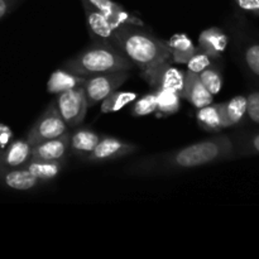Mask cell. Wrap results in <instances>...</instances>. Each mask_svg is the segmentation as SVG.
I'll list each match as a JSON object with an SVG mask.
<instances>
[{"label": "cell", "mask_w": 259, "mask_h": 259, "mask_svg": "<svg viewBox=\"0 0 259 259\" xmlns=\"http://www.w3.org/2000/svg\"><path fill=\"white\" fill-rule=\"evenodd\" d=\"M230 159H235L233 138L215 136L175 151L142 157L129 163L124 172L138 177L168 176Z\"/></svg>", "instance_id": "6da1fadb"}, {"label": "cell", "mask_w": 259, "mask_h": 259, "mask_svg": "<svg viewBox=\"0 0 259 259\" xmlns=\"http://www.w3.org/2000/svg\"><path fill=\"white\" fill-rule=\"evenodd\" d=\"M113 45L141 70L169 61L171 57L168 42L139 25L124 24L116 28Z\"/></svg>", "instance_id": "7a4b0ae2"}, {"label": "cell", "mask_w": 259, "mask_h": 259, "mask_svg": "<svg viewBox=\"0 0 259 259\" xmlns=\"http://www.w3.org/2000/svg\"><path fill=\"white\" fill-rule=\"evenodd\" d=\"M133 67V63L115 46L94 40L62 66V68L81 77H91L114 71H131Z\"/></svg>", "instance_id": "3957f363"}, {"label": "cell", "mask_w": 259, "mask_h": 259, "mask_svg": "<svg viewBox=\"0 0 259 259\" xmlns=\"http://www.w3.org/2000/svg\"><path fill=\"white\" fill-rule=\"evenodd\" d=\"M234 51L240 67L252 80L259 82V34L254 37L237 25L234 30Z\"/></svg>", "instance_id": "277c9868"}, {"label": "cell", "mask_w": 259, "mask_h": 259, "mask_svg": "<svg viewBox=\"0 0 259 259\" xmlns=\"http://www.w3.org/2000/svg\"><path fill=\"white\" fill-rule=\"evenodd\" d=\"M67 131L68 126L66 125L62 116L58 113L56 101L53 100L48 105V108L38 116L37 120L34 121L30 131L28 132V136L25 141L33 147L38 143L48 141V139L62 136Z\"/></svg>", "instance_id": "5b68a950"}, {"label": "cell", "mask_w": 259, "mask_h": 259, "mask_svg": "<svg viewBox=\"0 0 259 259\" xmlns=\"http://www.w3.org/2000/svg\"><path fill=\"white\" fill-rule=\"evenodd\" d=\"M55 101L58 113L62 116L68 129L80 125L90 108L82 86L57 94Z\"/></svg>", "instance_id": "8992f818"}, {"label": "cell", "mask_w": 259, "mask_h": 259, "mask_svg": "<svg viewBox=\"0 0 259 259\" xmlns=\"http://www.w3.org/2000/svg\"><path fill=\"white\" fill-rule=\"evenodd\" d=\"M129 78V71H114L86 77L82 88L88 98L89 106H94L118 90Z\"/></svg>", "instance_id": "52a82bcc"}, {"label": "cell", "mask_w": 259, "mask_h": 259, "mask_svg": "<svg viewBox=\"0 0 259 259\" xmlns=\"http://www.w3.org/2000/svg\"><path fill=\"white\" fill-rule=\"evenodd\" d=\"M142 77L153 90L167 89L181 96L185 85V72L169 65V61H163L151 67L143 68Z\"/></svg>", "instance_id": "ba28073f"}, {"label": "cell", "mask_w": 259, "mask_h": 259, "mask_svg": "<svg viewBox=\"0 0 259 259\" xmlns=\"http://www.w3.org/2000/svg\"><path fill=\"white\" fill-rule=\"evenodd\" d=\"M137 151L138 146L131 142H125L115 137H101L94 151L83 161L89 163H104L124 158L136 153Z\"/></svg>", "instance_id": "9c48e42d"}, {"label": "cell", "mask_w": 259, "mask_h": 259, "mask_svg": "<svg viewBox=\"0 0 259 259\" xmlns=\"http://www.w3.org/2000/svg\"><path fill=\"white\" fill-rule=\"evenodd\" d=\"M81 3L103 13L108 18V20L113 25L114 29H116V28L121 27L124 24L143 27V23H142V20L139 18L129 14L124 9V7H121L118 3L113 2V0H81Z\"/></svg>", "instance_id": "30bf717a"}, {"label": "cell", "mask_w": 259, "mask_h": 259, "mask_svg": "<svg viewBox=\"0 0 259 259\" xmlns=\"http://www.w3.org/2000/svg\"><path fill=\"white\" fill-rule=\"evenodd\" d=\"M82 7L83 12H85L86 24H88V30L91 37V40H94V42L111 43L113 45L115 29L110 24L108 18L101 12L89 7V5L82 4Z\"/></svg>", "instance_id": "8fae6325"}, {"label": "cell", "mask_w": 259, "mask_h": 259, "mask_svg": "<svg viewBox=\"0 0 259 259\" xmlns=\"http://www.w3.org/2000/svg\"><path fill=\"white\" fill-rule=\"evenodd\" d=\"M70 131L62 136L38 143L32 147V159L38 161H60L66 159V153L70 149Z\"/></svg>", "instance_id": "7c38bea8"}, {"label": "cell", "mask_w": 259, "mask_h": 259, "mask_svg": "<svg viewBox=\"0 0 259 259\" xmlns=\"http://www.w3.org/2000/svg\"><path fill=\"white\" fill-rule=\"evenodd\" d=\"M212 94L204 86L197 73L186 71L185 72V85L181 93V99L189 101L196 109L212 104Z\"/></svg>", "instance_id": "4fadbf2b"}, {"label": "cell", "mask_w": 259, "mask_h": 259, "mask_svg": "<svg viewBox=\"0 0 259 259\" xmlns=\"http://www.w3.org/2000/svg\"><path fill=\"white\" fill-rule=\"evenodd\" d=\"M229 45V35L219 27H210L199 35V48L215 60H222Z\"/></svg>", "instance_id": "5bb4252c"}, {"label": "cell", "mask_w": 259, "mask_h": 259, "mask_svg": "<svg viewBox=\"0 0 259 259\" xmlns=\"http://www.w3.org/2000/svg\"><path fill=\"white\" fill-rule=\"evenodd\" d=\"M223 128H234L247 119V96L238 95L220 104Z\"/></svg>", "instance_id": "9a60e30c"}, {"label": "cell", "mask_w": 259, "mask_h": 259, "mask_svg": "<svg viewBox=\"0 0 259 259\" xmlns=\"http://www.w3.org/2000/svg\"><path fill=\"white\" fill-rule=\"evenodd\" d=\"M101 136L89 128H76L70 136V151L78 158L83 159L94 151Z\"/></svg>", "instance_id": "2e32d148"}, {"label": "cell", "mask_w": 259, "mask_h": 259, "mask_svg": "<svg viewBox=\"0 0 259 259\" xmlns=\"http://www.w3.org/2000/svg\"><path fill=\"white\" fill-rule=\"evenodd\" d=\"M66 163H67L66 159H60V161H38V159L30 158L23 167L27 168L33 176H35L45 184V182L52 181L56 177L60 176L63 169H65Z\"/></svg>", "instance_id": "e0dca14e"}, {"label": "cell", "mask_w": 259, "mask_h": 259, "mask_svg": "<svg viewBox=\"0 0 259 259\" xmlns=\"http://www.w3.org/2000/svg\"><path fill=\"white\" fill-rule=\"evenodd\" d=\"M167 42H168L169 55H171L169 58L175 63H180V65H186L190 58L199 50V47L194 45L191 38L184 33H176Z\"/></svg>", "instance_id": "ac0fdd59"}, {"label": "cell", "mask_w": 259, "mask_h": 259, "mask_svg": "<svg viewBox=\"0 0 259 259\" xmlns=\"http://www.w3.org/2000/svg\"><path fill=\"white\" fill-rule=\"evenodd\" d=\"M85 80L86 77H81V76L75 75V73L70 72V71L65 70V68H60V70H56L51 75L50 80L47 82V90L51 94L57 95V94L63 93V91L82 86Z\"/></svg>", "instance_id": "d6986e66"}, {"label": "cell", "mask_w": 259, "mask_h": 259, "mask_svg": "<svg viewBox=\"0 0 259 259\" xmlns=\"http://www.w3.org/2000/svg\"><path fill=\"white\" fill-rule=\"evenodd\" d=\"M4 181L8 187L18 190V191H30V190H34L43 185L40 180L33 176L24 167H17L15 169L7 172L4 176Z\"/></svg>", "instance_id": "ffe728a7"}, {"label": "cell", "mask_w": 259, "mask_h": 259, "mask_svg": "<svg viewBox=\"0 0 259 259\" xmlns=\"http://www.w3.org/2000/svg\"><path fill=\"white\" fill-rule=\"evenodd\" d=\"M196 120L200 128L206 132H220L224 129L222 113H220V104H210L204 108L197 109Z\"/></svg>", "instance_id": "44dd1931"}, {"label": "cell", "mask_w": 259, "mask_h": 259, "mask_svg": "<svg viewBox=\"0 0 259 259\" xmlns=\"http://www.w3.org/2000/svg\"><path fill=\"white\" fill-rule=\"evenodd\" d=\"M235 158L259 156V132H244L233 138Z\"/></svg>", "instance_id": "7402d4cb"}, {"label": "cell", "mask_w": 259, "mask_h": 259, "mask_svg": "<svg viewBox=\"0 0 259 259\" xmlns=\"http://www.w3.org/2000/svg\"><path fill=\"white\" fill-rule=\"evenodd\" d=\"M32 157V146L27 141H17L9 146L4 161L9 167H23Z\"/></svg>", "instance_id": "603a6c76"}, {"label": "cell", "mask_w": 259, "mask_h": 259, "mask_svg": "<svg viewBox=\"0 0 259 259\" xmlns=\"http://www.w3.org/2000/svg\"><path fill=\"white\" fill-rule=\"evenodd\" d=\"M157 100V110L163 115L176 114L181 108V96L172 90L157 89L154 90Z\"/></svg>", "instance_id": "cb8c5ba5"}, {"label": "cell", "mask_w": 259, "mask_h": 259, "mask_svg": "<svg viewBox=\"0 0 259 259\" xmlns=\"http://www.w3.org/2000/svg\"><path fill=\"white\" fill-rule=\"evenodd\" d=\"M138 98L136 93H129V91H114L106 99L101 101V113L110 114L115 111L121 110L126 105L133 103Z\"/></svg>", "instance_id": "d4e9b609"}, {"label": "cell", "mask_w": 259, "mask_h": 259, "mask_svg": "<svg viewBox=\"0 0 259 259\" xmlns=\"http://www.w3.org/2000/svg\"><path fill=\"white\" fill-rule=\"evenodd\" d=\"M199 77L200 80H201V82L204 83L205 88H206L212 95H217V94L220 93V90H222L223 81H224V78H223L222 63L205 68L202 72L199 73Z\"/></svg>", "instance_id": "484cf974"}, {"label": "cell", "mask_w": 259, "mask_h": 259, "mask_svg": "<svg viewBox=\"0 0 259 259\" xmlns=\"http://www.w3.org/2000/svg\"><path fill=\"white\" fill-rule=\"evenodd\" d=\"M157 110V100L156 94L148 93L142 98L134 100L133 106H132V114L134 116H147L149 114H153Z\"/></svg>", "instance_id": "4316f807"}, {"label": "cell", "mask_w": 259, "mask_h": 259, "mask_svg": "<svg viewBox=\"0 0 259 259\" xmlns=\"http://www.w3.org/2000/svg\"><path fill=\"white\" fill-rule=\"evenodd\" d=\"M219 63H222V60H215V58L210 57L207 53H205L204 51H201L199 48V50L196 51V53L190 58L189 62L186 63V66L187 71H191V72L199 75V73L202 72L205 68L210 67V66L219 65Z\"/></svg>", "instance_id": "83f0119b"}, {"label": "cell", "mask_w": 259, "mask_h": 259, "mask_svg": "<svg viewBox=\"0 0 259 259\" xmlns=\"http://www.w3.org/2000/svg\"><path fill=\"white\" fill-rule=\"evenodd\" d=\"M247 119L259 125V90L250 91L247 95Z\"/></svg>", "instance_id": "f1b7e54d"}, {"label": "cell", "mask_w": 259, "mask_h": 259, "mask_svg": "<svg viewBox=\"0 0 259 259\" xmlns=\"http://www.w3.org/2000/svg\"><path fill=\"white\" fill-rule=\"evenodd\" d=\"M238 9L259 19V0H233Z\"/></svg>", "instance_id": "f546056e"}, {"label": "cell", "mask_w": 259, "mask_h": 259, "mask_svg": "<svg viewBox=\"0 0 259 259\" xmlns=\"http://www.w3.org/2000/svg\"><path fill=\"white\" fill-rule=\"evenodd\" d=\"M12 137H13V133L12 131H10L9 126L0 124V147L4 148V147L10 142Z\"/></svg>", "instance_id": "4dcf8cb0"}, {"label": "cell", "mask_w": 259, "mask_h": 259, "mask_svg": "<svg viewBox=\"0 0 259 259\" xmlns=\"http://www.w3.org/2000/svg\"><path fill=\"white\" fill-rule=\"evenodd\" d=\"M15 0H0V19L9 13L10 8L14 5Z\"/></svg>", "instance_id": "1f68e13d"}]
</instances>
